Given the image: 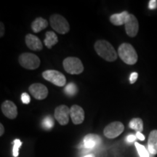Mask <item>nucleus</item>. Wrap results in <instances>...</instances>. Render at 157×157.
<instances>
[{"label":"nucleus","mask_w":157,"mask_h":157,"mask_svg":"<svg viewBox=\"0 0 157 157\" xmlns=\"http://www.w3.org/2000/svg\"><path fill=\"white\" fill-rule=\"evenodd\" d=\"M94 48L98 56L106 61L113 62L117 59L118 56L114 48L106 40L97 41Z\"/></svg>","instance_id":"obj_1"},{"label":"nucleus","mask_w":157,"mask_h":157,"mask_svg":"<svg viewBox=\"0 0 157 157\" xmlns=\"http://www.w3.org/2000/svg\"><path fill=\"white\" fill-rule=\"evenodd\" d=\"M119 58L126 64L134 65L137 61V54L132 45L128 43H123L118 49Z\"/></svg>","instance_id":"obj_2"},{"label":"nucleus","mask_w":157,"mask_h":157,"mask_svg":"<svg viewBox=\"0 0 157 157\" xmlns=\"http://www.w3.org/2000/svg\"><path fill=\"white\" fill-rule=\"evenodd\" d=\"M64 70L70 74H80L83 72L84 66L80 59L76 57H68L63 61Z\"/></svg>","instance_id":"obj_3"},{"label":"nucleus","mask_w":157,"mask_h":157,"mask_svg":"<svg viewBox=\"0 0 157 157\" xmlns=\"http://www.w3.org/2000/svg\"><path fill=\"white\" fill-rule=\"evenodd\" d=\"M50 23L51 27L59 34H65L70 30V25L67 20L60 15L54 14L51 15Z\"/></svg>","instance_id":"obj_4"},{"label":"nucleus","mask_w":157,"mask_h":157,"mask_svg":"<svg viewBox=\"0 0 157 157\" xmlns=\"http://www.w3.org/2000/svg\"><path fill=\"white\" fill-rule=\"evenodd\" d=\"M19 63L24 68L29 70H34L40 66V59L36 55L25 52L19 57Z\"/></svg>","instance_id":"obj_5"},{"label":"nucleus","mask_w":157,"mask_h":157,"mask_svg":"<svg viewBox=\"0 0 157 157\" xmlns=\"http://www.w3.org/2000/svg\"><path fill=\"white\" fill-rule=\"evenodd\" d=\"M42 76L47 81L58 87H63L66 84V78L62 73L56 70H47L42 73Z\"/></svg>","instance_id":"obj_6"},{"label":"nucleus","mask_w":157,"mask_h":157,"mask_svg":"<svg viewBox=\"0 0 157 157\" xmlns=\"http://www.w3.org/2000/svg\"><path fill=\"white\" fill-rule=\"evenodd\" d=\"M124 126L120 121H113L104 128L103 134L109 139H113L119 136L123 132Z\"/></svg>","instance_id":"obj_7"},{"label":"nucleus","mask_w":157,"mask_h":157,"mask_svg":"<svg viewBox=\"0 0 157 157\" xmlns=\"http://www.w3.org/2000/svg\"><path fill=\"white\" fill-rule=\"evenodd\" d=\"M70 109L67 105H59L55 110V118L60 125H66L69 121Z\"/></svg>","instance_id":"obj_8"},{"label":"nucleus","mask_w":157,"mask_h":157,"mask_svg":"<svg viewBox=\"0 0 157 157\" xmlns=\"http://www.w3.org/2000/svg\"><path fill=\"white\" fill-rule=\"evenodd\" d=\"M29 90L31 95L36 100H44L48 95V88L44 84L40 83L31 84Z\"/></svg>","instance_id":"obj_9"},{"label":"nucleus","mask_w":157,"mask_h":157,"mask_svg":"<svg viewBox=\"0 0 157 157\" xmlns=\"http://www.w3.org/2000/svg\"><path fill=\"white\" fill-rule=\"evenodd\" d=\"M3 114L10 119H14L17 116V109L15 104L10 101H4L1 105Z\"/></svg>","instance_id":"obj_10"},{"label":"nucleus","mask_w":157,"mask_h":157,"mask_svg":"<svg viewBox=\"0 0 157 157\" xmlns=\"http://www.w3.org/2000/svg\"><path fill=\"white\" fill-rule=\"evenodd\" d=\"M124 26L125 31L129 36L135 37L137 34L139 30V23L134 15L129 14Z\"/></svg>","instance_id":"obj_11"},{"label":"nucleus","mask_w":157,"mask_h":157,"mask_svg":"<svg viewBox=\"0 0 157 157\" xmlns=\"http://www.w3.org/2000/svg\"><path fill=\"white\" fill-rule=\"evenodd\" d=\"M70 117L74 124H80L84 120V111L81 106L74 105L70 108Z\"/></svg>","instance_id":"obj_12"},{"label":"nucleus","mask_w":157,"mask_h":157,"mask_svg":"<svg viewBox=\"0 0 157 157\" xmlns=\"http://www.w3.org/2000/svg\"><path fill=\"white\" fill-rule=\"evenodd\" d=\"M25 44L31 50L34 51H39L42 50L43 44L38 37L34 35L29 34L25 36Z\"/></svg>","instance_id":"obj_13"},{"label":"nucleus","mask_w":157,"mask_h":157,"mask_svg":"<svg viewBox=\"0 0 157 157\" xmlns=\"http://www.w3.org/2000/svg\"><path fill=\"white\" fill-rule=\"evenodd\" d=\"M129 13L127 11H124L121 13L113 14L110 17V21L114 25H121L126 23Z\"/></svg>","instance_id":"obj_14"},{"label":"nucleus","mask_w":157,"mask_h":157,"mask_svg":"<svg viewBox=\"0 0 157 157\" xmlns=\"http://www.w3.org/2000/svg\"><path fill=\"white\" fill-rule=\"evenodd\" d=\"M101 142V138L95 134H88L84 138V146L86 148H93Z\"/></svg>","instance_id":"obj_15"},{"label":"nucleus","mask_w":157,"mask_h":157,"mask_svg":"<svg viewBox=\"0 0 157 157\" xmlns=\"http://www.w3.org/2000/svg\"><path fill=\"white\" fill-rule=\"evenodd\" d=\"M148 151L153 155L157 154V130L154 129L151 132L148 140Z\"/></svg>","instance_id":"obj_16"},{"label":"nucleus","mask_w":157,"mask_h":157,"mask_svg":"<svg viewBox=\"0 0 157 157\" xmlns=\"http://www.w3.org/2000/svg\"><path fill=\"white\" fill-rule=\"evenodd\" d=\"M48 25V22L46 19L42 18V17H37L34 21V22L31 23V29L34 32L38 33L46 29Z\"/></svg>","instance_id":"obj_17"},{"label":"nucleus","mask_w":157,"mask_h":157,"mask_svg":"<svg viewBox=\"0 0 157 157\" xmlns=\"http://www.w3.org/2000/svg\"><path fill=\"white\" fill-rule=\"evenodd\" d=\"M58 42V39L56 33L53 31H47L45 34L44 44L47 48L51 49Z\"/></svg>","instance_id":"obj_18"},{"label":"nucleus","mask_w":157,"mask_h":157,"mask_svg":"<svg viewBox=\"0 0 157 157\" xmlns=\"http://www.w3.org/2000/svg\"><path fill=\"white\" fill-rule=\"evenodd\" d=\"M129 128L134 129L139 132H141L143 130V122L140 118H134L129 123Z\"/></svg>","instance_id":"obj_19"},{"label":"nucleus","mask_w":157,"mask_h":157,"mask_svg":"<svg viewBox=\"0 0 157 157\" xmlns=\"http://www.w3.org/2000/svg\"><path fill=\"white\" fill-rule=\"evenodd\" d=\"M135 146L136 147L140 157H149V153L144 146L140 145V143L137 142L135 143Z\"/></svg>","instance_id":"obj_20"},{"label":"nucleus","mask_w":157,"mask_h":157,"mask_svg":"<svg viewBox=\"0 0 157 157\" xmlns=\"http://www.w3.org/2000/svg\"><path fill=\"white\" fill-rule=\"evenodd\" d=\"M64 90L67 95L73 96L74 95H76V93H77L78 89H77V87H76L74 83H70L66 86Z\"/></svg>","instance_id":"obj_21"},{"label":"nucleus","mask_w":157,"mask_h":157,"mask_svg":"<svg viewBox=\"0 0 157 157\" xmlns=\"http://www.w3.org/2000/svg\"><path fill=\"white\" fill-rule=\"evenodd\" d=\"M43 127L46 129H50L54 126V121L51 116H47L42 121Z\"/></svg>","instance_id":"obj_22"},{"label":"nucleus","mask_w":157,"mask_h":157,"mask_svg":"<svg viewBox=\"0 0 157 157\" xmlns=\"http://www.w3.org/2000/svg\"><path fill=\"white\" fill-rule=\"evenodd\" d=\"M22 145V142L19 139H15L13 142V154L14 157H17L19 154V148Z\"/></svg>","instance_id":"obj_23"},{"label":"nucleus","mask_w":157,"mask_h":157,"mask_svg":"<svg viewBox=\"0 0 157 157\" xmlns=\"http://www.w3.org/2000/svg\"><path fill=\"white\" fill-rule=\"evenodd\" d=\"M21 100H22V102L24 104H29L30 103V96L29 95L28 93H23L22 95H21Z\"/></svg>","instance_id":"obj_24"},{"label":"nucleus","mask_w":157,"mask_h":157,"mask_svg":"<svg viewBox=\"0 0 157 157\" xmlns=\"http://www.w3.org/2000/svg\"><path fill=\"white\" fill-rule=\"evenodd\" d=\"M137 77H138V74L137 72H133V73L131 74L130 77H129V82H130V83L134 84L137 81Z\"/></svg>","instance_id":"obj_25"},{"label":"nucleus","mask_w":157,"mask_h":157,"mask_svg":"<svg viewBox=\"0 0 157 157\" xmlns=\"http://www.w3.org/2000/svg\"><path fill=\"white\" fill-rule=\"evenodd\" d=\"M157 7V1L156 0H151L149 2V8L150 9H155Z\"/></svg>","instance_id":"obj_26"},{"label":"nucleus","mask_w":157,"mask_h":157,"mask_svg":"<svg viewBox=\"0 0 157 157\" xmlns=\"http://www.w3.org/2000/svg\"><path fill=\"white\" fill-rule=\"evenodd\" d=\"M137 138L136 135H129L127 137V141L128 143H132V142H134L135 140V139Z\"/></svg>","instance_id":"obj_27"},{"label":"nucleus","mask_w":157,"mask_h":157,"mask_svg":"<svg viewBox=\"0 0 157 157\" xmlns=\"http://www.w3.org/2000/svg\"><path fill=\"white\" fill-rule=\"evenodd\" d=\"M0 29H1V31H0V36L2 37L5 34V25H4L3 23H0Z\"/></svg>","instance_id":"obj_28"},{"label":"nucleus","mask_w":157,"mask_h":157,"mask_svg":"<svg viewBox=\"0 0 157 157\" xmlns=\"http://www.w3.org/2000/svg\"><path fill=\"white\" fill-rule=\"evenodd\" d=\"M136 137H137V138H138L140 140H145V136L141 132H137L136 133Z\"/></svg>","instance_id":"obj_29"},{"label":"nucleus","mask_w":157,"mask_h":157,"mask_svg":"<svg viewBox=\"0 0 157 157\" xmlns=\"http://www.w3.org/2000/svg\"><path fill=\"white\" fill-rule=\"evenodd\" d=\"M4 133H5V128L2 124H0V136H2Z\"/></svg>","instance_id":"obj_30"},{"label":"nucleus","mask_w":157,"mask_h":157,"mask_svg":"<svg viewBox=\"0 0 157 157\" xmlns=\"http://www.w3.org/2000/svg\"><path fill=\"white\" fill-rule=\"evenodd\" d=\"M84 157H93V155H87V156H86Z\"/></svg>","instance_id":"obj_31"}]
</instances>
